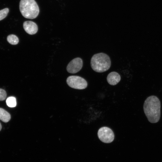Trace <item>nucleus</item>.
<instances>
[{
  "label": "nucleus",
  "instance_id": "2",
  "mask_svg": "<svg viewBox=\"0 0 162 162\" xmlns=\"http://www.w3.org/2000/svg\"><path fill=\"white\" fill-rule=\"evenodd\" d=\"M90 64L94 71L102 73L107 70L110 68L111 61L108 55L101 52L96 54L92 56Z\"/></svg>",
  "mask_w": 162,
  "mask_h": 162
},
{
  "label": "nucleus",
  "instance_id": "1",
  "mask_svg": "<svg viewBox=\"0 0 162 162\" xmlns=\"http://www.w3.org/2000/svg\"><path fill=\"white\" fill-rule=\"evenodd\" d=\"M160 103L156 96H151L145 100L143 110L148 121L151 123H156L159 121L160 115Z\"/></svg>",
  "mask_w": 162,
  "mask_h": 162
},
{
  "label": "nucleus",
  "instance_id": "7",
  "mask_svg": "<svg viewBox=\"0 0 162 162\" xmlns=\"http://www.w3.org/2000/svg\"><path fill=\"white\" fill-rule=\"evenodd\" d=\"M23 27L26 32L31 35L36 34L38 31L37 25L34 22L32 21L24 22L23 23Z\"/></svg>",
  "mask_w": 162,
  "mask_h": 162
},
{
  "label": "nucleus",
  "instance_id": "13",
  "mask_svg": "<svg viewBox=\"0 0 162 162\" xmlns=\"http://www.w3.org/2000/svg\"><path fill=\"white\" fill-rule=\"evenodd\" d=\"M7 94L4 90L0 88V101L4 100L6 98Z\"/></svg>",
  "mask_w": 162,
  "mask_h": 162
},
{
  "label": "nucleus",
  "instance_id": "5",
  "mask_svg": "<svg viewBox=\"0 0 162 162\" xmlns=\"http://www.w3.org/2000/svg\"><path fill=\"white\" fill-rule=\"evenodd\" d=\"M99 139L103 142L110 143L114 138V135L112 130L110 128L104 127L100 128L98 132Z\"/></svg>",
  "mask_w": 162,
  "mask_h": 162
},
{
  "label": "nucleus",
  "instance_id": "8",
  "mask_svg": "<svg viewBox=\"0 0 162 162\" xmlns=\"http://www.w3.org/2000/svg\"><path fill=\"white\" fill-rule=\"evenodd\" d=\"M106 79L109 84L114 86L119 82L121 80V76L118 73L112 72L108 74Z\"/></svg>",
  "mask_w": 162,
  "mask_h": 162
},
{
  "label": "nucleus",
  "instance_id": "6",
  "mask_svg": "<svg viewBox=\"0 0 162 162\" xmlns=\"http://www.w3.org/2000/svg\"><path fill=\"white\" fill-rule=\"evenodd\" d=\"M83 66L82 59L79 57L75 58L71 60L68 64L67 70L71 74H75L80 71Z\"/></svg>",
  "mask_w": 162,
  "mask_h": 162
},
{
  "label": "nucleus",
  "instance_id": "14",
  "mask_svg": "<svg viewBox=\"0 0 162 162\" xmlns=\"http://www.w3.org/2000/svg\"><path fill=\"white\" fill-rule=\"evenodd\" d=\"M1 129H2V125L0 123V131L1 130Z\"/></svg>",
  "mask_w": 162,
  "mask_h": 162
},
{
  "label": "nucleus",
  "instance_id": "12",
  "mask_svg": "<svg viewBox=\"0 0 162 162\" xmlns=\"http://www.w3.org/2000/svg\"><path fill=\"white\" fill-rule=\"evenodd\" d=\"M9 10L6 8L0 10V21L4 19L8 13Z\"/></svg>",
  "mask_w": 162,
  "mask_h": 162
},
{
  "label": "nucleus",
  "instance_id": "10",
  "mask_svg": "<svg viewBox=\"0 0 162 162\" xmlns=\"http://www.w3.org/2000/svg\"><path fill=\"white\" fill-rule=\"evenodd\" d=\"M8 41L12 45H16L18 44L19 40L18 38L14 34L9 35L7 38Z\"/></svg>",
  "mask_w": 162,
  "mask_h": 162
},
{
  "label": "nucleus",
  "instance_id": "9",
  "mask_svg": "<svg viewBox=\"0 0 162 162\" xmlns=\"http://www.w3.org/2000/svg\"><path fill=\"white\" fill-rule=\"evenodd\" d=\"M11 118L10 114L6 110L0 108V120L4 122H7Z\"/></svg>",
  "mask_w": 162,
  "mask_h": 162
},
{
  "label": "nucleus",
  "instance_id": "11",
  "mask_svg": "<svg viewBox=\"0 0 162 162\" xmlns=\"http://www.w3.org/2000/svg\"><path fill=\"white\" fill-rule=\"evenodd\" d=\"M6 103L8 106L10 107H15L16 106V98L14 97H10L6 100Z\"/></svg>",
  "mask_w": 162,
  "mask_h": 162
},
{
  "label": "nucleus",
  "instance_id": "4",
  "mask_svg": "<svg viewBox=\"0 0 162 162\" xmlns=\"http://www.w3.org/2000/svg\"><path fill=\"white\" fill-rule=\"evenodd\" d=\"M68 85L71 88L78 89H83L88 85L86 80L83 78L77 76H71L67 79Z\"/></svg>",
  "mask_w": 162,
  "mask_h": 162
},
{
  "label": "nucleus",
  "instance_id": "3",
  "mask_svg": "<svg viewBox=\"0 0 162 162\" xmlns=\"http://www.w3.org/2000/svg\"><path fill=\"white\" fill-rule=\"evenodd\" d=\"M19 8L22 16L27 19H35L39 13V7L34 0H20Z\"/></svg>",
  "mask_w": 162,
  "mask_h": 162
}]
</instances>
